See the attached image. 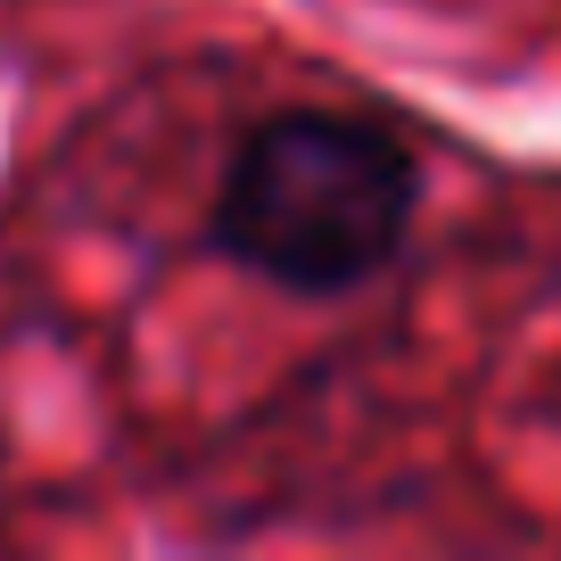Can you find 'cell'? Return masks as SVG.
Instances as JSON below:
<instances>
[{
	"label": "cell",
	"mask_w": 561,
	"mask_h": 561,
	"mask_svg": "<svg viewBox=\"0 0 561 561\" xmlns=\"http://www.w3.org/2000/svg\"><path fill=\"white\" fill-rule=\"evenodd\" d=\"M413 215L421 165L397 133L331 107H280L231 149L207 240L289 298H347L404 248Z\"/></svg>",
	"instance_id": "obj_1"
},
{
	"label": "cell",
	"mask_w": 561,
	"mask_h": 561,
	"mask_svg": "<svg viewBox=\"0 0 561 561\" xmlns=\"http://www.w3.org/2000/svg\"><path fill=\"white\" fill-rule=\"evenodd\" d=\"M0 488H9V430H0Z\"/></svg>",
	"instance_id": "obj_2"
}]
</instances>
